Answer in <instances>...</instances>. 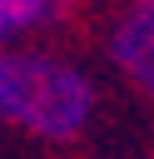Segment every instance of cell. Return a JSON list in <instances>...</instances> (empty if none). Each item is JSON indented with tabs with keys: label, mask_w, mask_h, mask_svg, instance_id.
Segmentation results:
<instances>
[{
	"label": "cell",
	"mask_w": 154,
	"mask_h": 159,
	"mask_svg": "<svg viewBox=\"0 0 154 159\" xmlns=\"http://www.w3.org/2000/svg\"><path fill=\"white\" fill-rule=\"evenodd\" d=\"M75 0H0V45H25L70 20Z\"/></svg>",
	"instance_id": "obj_3"
},
{
	"label": "cell",
	"mask_w": 154,
	"mask_h": 159,
	"mask_svg": "<svg viewBox=\"0 0 154 159\" xmlns=\"http://www.w3.org/2000/svg\"><path fill=\"white\" fill-rule=\"evenodd\" d=\"M94 99V80L79 65L30 45H0V124L65 144L84 134Z\"/></svg>",
	"instance_id": "obj_1"
},
{
	"label": "cell",
	"mask_w": 154,
	"mask_h": 159,
	"mask_svg": "<svg viewBox=\"0 0 154 159\" xmlns=\"http://www.w3.org/2000/svg\"><path fill=\"white\" fill-rule=\"evenodd\" d=\"M109 65L154 99V0H124L119 15L109 20Z\"/></svg>",
	"instance_id": "obj_2"
}]
</instances>
